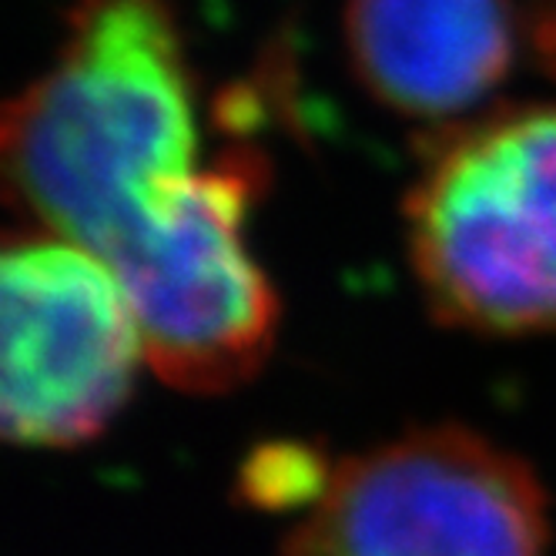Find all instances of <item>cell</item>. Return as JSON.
I'll return each mask as SVG.
<instances>
[{
  "instance_id": "6da1fadb",
  "label": "cell",
  "mask_w": 556,
  "mask_h": 556,
  "mask_svg": "<svg viewBox=\"0 0 556 556\" xmlns=\"http://www.w3.org/2000/svg\"><path fill=\"white\" fill-rule=\"evenodd\" d=\"M194 88L168 0H77L67 41L4 114L14 202L98 258L194 172Z\"/></svg>"
},
{
  "instance_id": "7a4b0ae2",
  "label": "cell",
  "mask_w": 556,
  "mask_h": 556,
  "mask_svg": "<svg viewBox=\"0 0 556 556\" xmlns=\"http://www.w3.org/2000/svg\"><path fill=\"white\" fill-rule=\"evenodd\" d=\"M406 225L443 323L556 332V104L496 111L450 135L409 191Z\"/></svg>"
},
{
  "instance_id": "3957f363",
  "label": "cell",
  "mask_w": 556,
  "mask_h": 556,
  "mask_svg": "<svg viewBox=\"0 0 556 556\" xmlns=\"http://www.w3.org/2000/svg\"><path fill=\"white\" fill-rule=\"evenodd\" d=\"M268 172L231 148L154 198L101 262L122 282L148 366L185 392H228L271 352L278 299L245 242V218Z\"/></svg>"
},
{
  "instance_id": "277c9868",
  "label": "cell",
  "mask_w": 556,
  "mask_h": 556,
  "mask_svg": "<svg viewBox=\"0 0 556 556\" xmlns=\"http://www.w3.org/2000/svg\"><path fill=\"white\" fill-rule=\"evenodd\" d=\"M533 469L459 426L339 463L282 556H546Z\"/></svg>"
},
{
  "instance_id": "5b68a950",
  "label": "cell",
  "mask_w": 556,
  "mask_h": 556,
  "mask_svg": "<svg viewBox=\"0 0 556 556\" xmlns=\"http://www.w3.org/2000/svg\"><path fill=\"white\" fill-rule=\"evenodd\" d=\"M0 426L17 446L88 443L128 403L144 342L114 271L54 231L8 238L0 258Z\"/></svg>"
},
{
  "instance_id": "8992f818",
  "label": "cell",
  "mask_w": 556,
  "mask_h": 556,
  "mask_svg": "<svg viewBox=\"0 0 556 556\" xmlns=\"http://www.w3.org/2000/svg\"><path fill=\"white\" fill-rule=\"evenodd\" d=\"M523 27L513 0H349L345 48L359 85L406 117H453L490 98Z\"/></svg>"
},
{
  "instance_id": "52a82bcc",
  "label": "cell",
  "mask_w": 556,
  "mask_h": 556,
  "mask_svg": "<svg viewBox=\"0 0 556 556\" xmlns=\"http://www.w3.org/2000/svg\"><path fill=\"white\" fill-rule=\"evenodd\" d=\"M329 476L332 472H326L319 453L302 446H271L249 459L242 490L258 506H299L319 500L329 486Z\"/></svg>"
},
{
  "instance_id": "ba28073f",
  "label": "cell",
  "mask_w": 556,
  "mask_h": 556,
  "mask_svg": "<svg viewBox=\"0 0 556 556\" xmlns=\"http://www.w3.org/2000/svg\"><path fill=\"white\" fill-rule=\"evenodd\" d=\"M520 27L533 61L556 81V0H527Z\"/></svg>"
}]
</instances>
